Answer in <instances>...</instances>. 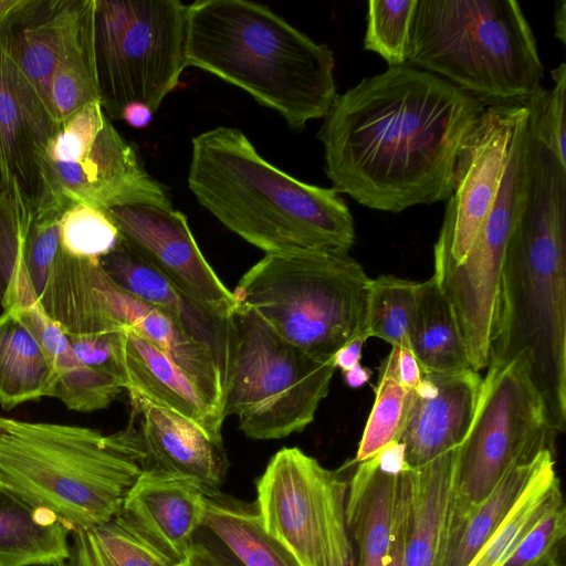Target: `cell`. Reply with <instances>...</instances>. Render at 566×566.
I'll return each instance as SVG.
<instances>
[{
    "instance_id": "obj_1",
    "label": "cell",
    "mask_w": 566,
    "mask_h": 566,
    "mask_svg": "<svg viewBox=\"0 0 566 566\" xmlns=\"http://www.w3.org/2000/svg\"><path fill=\"white\" fill-rule=\"evenodd\" d=\"M484 107L407 64L364 77L337 94L317 133L332 188L394 213L447 201L458 151Z\"/></svg>"
},
{
    "instance_id": "obj_2",
    "label": "cell",
    "mask_w": 566,
    "mask_h": 566,
    "mask_svg": "<svg viewBox=\"0 0 566 566\" xmlns=\"http://www.w3.org/2000/svg\"><path fill=\"white\" fill-rule=\"evenodd\" d=\"M524 364L548 427L566 423V167L528 129L523 206L509 240L490 360Z\"/></svg>"
},
{
    "instance_id": "obj_3",
    "label": "cell",
    "mask_w": 566,
    "mask_h": 566,
    "mask_svg": "<svg viewBox=\"0 0 566 566\" xmlns=\"http://www.w3.org/2000/svg\"><path fill=\"white\" fill-rule=\"evenodd\" d=\"M188 187L226 228L265 254L348 253L355 242L353 216L337 191L282 171L234 127L192 138Z\"/></svg>"
},
{
    "instance_id": "obj_4",
    "label": "cell",
    "mask_w": 566,
    "mask_h": 566,
    "mask_svg": "<svg viewBox=\"0 0 566 566\" xmlns=\"http://www.w3.org/2000/svg\"><path fill=\"white\" fill-rule=\"evenodd\" d=\"M186 59L187 67L245 91L295 130L324 118L337 96L333 51L252 1L188 6Z\"/></svg>"
},
{
    "instance_id": "obj_5",
    "label": "cell",
    "mask_w": 566,
    "mask_h": 566,
    "mask_svg": "<svg viewBox=\"0 0 566 566\" xmlns=\"http://www.w3.org/2000/svg\"><path fill=\"white\" fill-rule=\"evenodd\" d=\"M146 469L135 426L103 434L81 426L0 415V485L72 531L116 516Z\"/></svg>"
},
{
    "instance_id": "obj_6",
    "label": "cell",
    "mask_w": 566,
    "mask_h": 566,
    "mask_svg": "<svg viewBox=\"0 0 566 566\" xmlns=\"http://www.w3.org/2000/svg\"><path fill=\"white\" fill-rule=\"evenodd\" d=\"M406 64L485 107L524 105L544 77L533 30L515 0H418Z\"/></svg>"
},
{
    "instance_id": "obj_7",
    "label": "cell",
    "mask_w": 566,
    "mask_h": 566,
    "mask_svg": "<svg viewBox=\"0 0 566 566\" xmlns=\"http://www.w3.org/2000/svg\"><path fill=\"white\" fill-rule=\"evenodd\" d=\"M371 279L344 252L265 254L232 292L281 337L313 356L334 355L365 329Z\"/></svg>"
},
{
    "instance_id": "obj_8",
    "label": "cell",
    "mask_w": 566,
    "mask_h": 566,
    "mask_svg": "<svg viewBox=\"0 0 566 566\" xmlns=\"http://www.w3.org/2000/svg\"><path fill=\"white\" fill-rule=\"evenodd\" d=\"M231 345L224 373L223 415L255 440L285 438L305 429L327 396L336 369L293 345L251 307L230 316Z\"/></svg>"
},
{
    "instance_id": "obj_9",
    "label": "cell",
    "mask_w": 566,
    "mask_h": 566,
    "mask_svg": "<svg viewBox=\"0 0 566 566\" xmlns=\"http://www.w3.org/2000/svg\"><path fill=\"white\" fill-rule=\"evenodd\" d=\"M187 24L178 0H95L96 74L109 119L133 102L155 113L175 90L187 67Z\"/></svg>"
},
{
    "instance_id": "obj_10",
    "label": "cell",
    "mask_w": 566,
    "mask_h": 566,
    "mask_svg": "<svg viewBox=\"0 0 566 566\" xmlns=\"http://www.w3.org/2000/svg\"><path fill=\"white\" fill-rule=\"evenodd\" d=\"M75 203L103 211L130 205L172 208L165 188L144 169L101 102L63 122L40 158L35 212L61 214Z\"/></svg>"
},
{
    "instance_id": "obj_11",
    "label": "cell",
    "mask_w": 566,
    "mask_h": 566,
    "mask_svg": "<svg viewBox=\"0 0 566 566\" xmlns=\"http://www.w3.org/2000/svg\"><path fill=\"white\" fill-rule=\"evenodd\" d=\"M556 434L524 364L489 361L472 423L455 449L454 520L481 503L512 467L554 450Z\"/></svg>"
},
{
    "instance_id": "obj_12",
    "label": "cell",
    "mask_w": 566,
    "mask_h": 566,
    "mask_svg": "<svg viewBox=\"0 0 566 566\" xmlns=\"http://www.w3.org/2000/svg\"><path fill=\"white\" fill-rule=\"evenodd\" d=\"M255 490L264 530L300 566H324L332 527L345 513L347 481L293 447L271 458Z\"/></svg>"
},
{
    "instance_id": "obj_13",
    "label": "cell",
    "mask_w": 566,
    "mask_h": 566,
    "mask_svg": "<svg viewBox=\"0 0 566 566\" xmlns=\"http://www.w3.org/2000/svg\"><path fill=\"white\" fill-rule=\"evenodd\" d=\"M526 118L523 104L486 106L479 115L458 151L453 191L433 258L464 261L494 205L514 138Z\"/></svg>"
},
{
    "instance_id": "obj_14",
    "label": "cell",
    "mask_w": 566,
    "mask_h": 566,
    "mask_svg": "<svg viewBox=\"0 0 566 566\" xmlns=\"http://www.w3.org/2000/svg\"><path fill=\"white\" fill-rule=\"evenodd\" d=\"M104 212L134 254L200 305L231 316L238 301L203 256L181 211L130 205Z\"/></svg>"
},
{
    "instance_id": "obj_15",
    "label": "cell",
    "mask_w": 566,
    "mask_h": 566,
    "mask_svg": "<svg viewBox=\"0 0 566 566\" xmlns=\"http://www.w3.org/2000/svg\"><path fill=\"white\" fill-rule=\"evenodd\" d=\"M481 384L482 377L471 368L449 374L422 373L411 390L400 437L408 468H420L463 441Z\"/></svg>"
},
{
    "instance_id": "obj_16",
    "label": "cell",
    "mask_w": 566,
    "mask_h": 566,
    "mask_svg": "<svg viewBox=\"0 0 566 566\" xmlns=\"http://www.w3.org/2000/svg\"><path fill=\"white\" fill-rule=\"evenodd\" d=\"M40 94L0 44V187L18 186L33 205L41 155L59 132Z\"/></svg>"
},
{
    "instance_id": "obj_17",
    "label": "cell",
    "mask_w": 566,
    "mask_h": 566,
    "mask_svg": "<svg viewBox=\"0 0 566 566\" xmlns=\"http://www.w3.org/2000/svg\"><path fill=\"white\" fill-rule=\"evenodd\" d=\"M91 1L22 0L0 27V44L48 107L53 71L75 40Z\"/></svg>"
},
{
    "instance_id": "obj_18",
    "label": "cell",
    "mask_w": 566,
    "mask_h": 566,
    "mask_svg": "<svg viewBox=\"0 0 566 566\" xmlns=\"http://www.w3.org/2000/svg\"><path fill=\"white\" fill-rule=\"evenodd\" d=\"M208 490L191 478L145 469L120 511L182 563L202 528Z\"/></svg>"
},
{
    "instance_id": "obj_19",
    "label": "cell",
    "mask_w": 566,
    "mask_h": 566,
    "mask_svg": "<svg viewBox=\"0 0 566 566\" xmlns=\"http://www.w3.org/2000/svg\"><path fill=\"white\" fill-rule=\"evenodd\" d=\"M130 422L146 454V469L191 478L206 488L219 489L228 460L223 442L209 438L186 418L142 397L129 396Z\"/></svg>"
},
{
    "instance_id": "obj_20",
    "label": "cell",
    "mask_w": 566,
    "mask_h": 566,
    "mask_svg": "<svg viewBox=\"0 0 566 566\" xmlns=\"http://www.w3.org/2000/svg\"><path fill=\"white\" fill-rule=\"evenodd\" d=\"M120 363L124 389L129 396L168 409L198 426L212 440L222 442L223 413L168 356L126 326Z\"/></svg>"
},
{
    "instance_id": "obj_21",
    "label": "cell",
    "mask_w": 566,
    "mask_h": 566,
    "mask_svg": "<svg viewBox=\"0 0 566 566\" xmlns=\"http://www.w3.org/2000/svg\"><path fill=\"white\" fill-rule=\"evenodd\" d=\"M455 449L406 471V566L446 564L457 504Z\"/></svg>"
},
{
    "instance_id": "obj_22",
    "label": "cell",
    "mask_w": 566,
    "mask_h": 566,
    "mask_svg": "<svg viewBox=\"0 0 566 566\" xmlns=\"http://www.w3.org/2000/svg\"><path fill=\"white\" fill-rule=\"evenodd\" d=\"M99 264L115 284L167 312L189 336L209 348L217 358L224 380L231 345L230 316H220L190 298L134 254L122 240L99 259Z\"/></svg>"
},
{
    "instance_id": "obj_23",
    "label": "cell",
    "mask_w": 566,
    "mask_h": 566,
    "mask_svg": "<svg viewBox=\"0 0 566 566\" xmlns=\"http://www.w3.org/2000/svg\"><path fill=\"white\" fill-rule=\"evenodd\" d=\"M400 476L384 471L374 455L359 462L347 482L345 521L357 566H386Z\"/></svg>"
},
{
    "instance_id": "obj_24",
    "label": "cell",
    "mask_w": 566,
    "mask_h": 566,
    "mask_svg": "<svg viewBox=\"0 0 566 566\" xmlns=\"http://www.w3.org/2000/svg\"><path fill=\"white\" fill-rule=\"evenodd\" d=\"M38 336L57 376L53 392L69 409L92 412L107 408L123 384L116 377L83 364L64 331L46 314L40 302L17 311Z\"/></svg>"
},
{
    "instance_id": "obj_25",
    "label": "cell",
    "mask_w": 566,
    "mask_h": 566,
    "mask_svg": "<svg viewBox=\"0 0 566 566\" xmlns=\"http://www.w3.org/2000/svg\"><path fill=\"white\" fill-rule=\"evenodd\" d=\"M72 528L0 485V566H59Z\"/></svg>"
},
{
    "instance_id": "obj_26",
    "label": "cell",
    "mask_w": 566,
    "mask_h": 566,
    "mask_svg": "<svg viewBox=\"0 0 566 566\" xmlns=\"http://www.w3.org/2000/svg\"><path fill=\"white\" fill-rule=\"evenodd\" d=\"M56 373L38 336L17 311L0 313V406L11 410L52 397Z\"/></svg>"
},
{
    "instance_id": "obj_27",
    "label": "cell",
    "mask_w": 566,
    "mask_h": 566,
    "mask_svg": "<svg viewBox=\"0 0 566 566\" xmlns=\"http://www.w3.org/2000/svg\"><path fill=\"white\" fill-rule=\"evenodd\" d=\"M553 461L555 451L545 449L534 459L512 467L481 503L457 520L444 566H469L511 515L534 479Z\"/></svg>"
},
{
    "instance_id": "obj_28",
    "label": "cell",
    "mask_w": 566,
    "mask_h": 566,
    "mask_svg": "<svg viewBox=\"0 0 566 566\" xmlns=\"http://www.w3.org/2000/svg\"><path fill=\"white\" fill-rule=\"evenodd\" d=\"M241 566H300L263 527L255 505L209 489L202 525Z\"/></svg>"
},
{
    "instance_id": "obj_29",
    "label": "cell",
    "mask_w": 566,
    "mask_h": 566,
    "mask_svg": "<svg viewBox=\"0 0 566 566\" xmlns=\"http://www.w3.org/2000/svg\"><path fill=\"white\" fill-rule=\"evenodd\" d=\"M66 558L59 566H179L138 524L122 511L101 524L75 530Z\"/></svg>"
},
{
    "instance_id": "obj_30",
    "label": "cell",
    "mask_w": 566,
    "mask_h": 566,
    "mask_svg": "<svg viewBox=\"0 0 566 566\" xmlns=\"http://www.w3.org/2000/svg\"><path fill=\"white\" fill-rule=\"evenodd\" d=\"M410 349L423 374H449L470 368L452 306L434 275L419 286Z\"/></svg>"
},
{
    "instance_id": "obj_31",
    "label": "cell",
    "mask_w": 566,
    "mask_h": 566,
    "mask_svg": "<svg viewBox=\"0 0 566 566\" xmlns=\"http://www.w3.org/2000/svg\"><path fill=\"white\" fill-rule=\"evenodd\" d=\"M95 0L85 13L78 33L53 71L48 104L59 123H63L84 106L99 101L94 51Z\"/></svg>"
},
{
    "instance_id": "obj_32",
    "label": "cell",
    "mask_w": 566,
    "mask_h": 566,
    "mask_svg": "<svg viewBox=\"0 0 566 566\" xmlns=\"http://www.w3.org/2000/svg\"><path fill=\"white\" fill-rule=\"evenodd\" d=\"M420 282L390 274L370 282L365 329L391 346L410 348Z\"/></svg>"
},
{
    "instance_id": "obj_33",
    "label": "cell",
    "mask_w": 566,
    "mask_h": 566,
    "mask_svg": "<svg viewBox=\"0 0 566 566\" xmlns=\"http://www.w3.org/2000/svg\"><path fill=\"white\" fill-rule=\"evenodd\" d=\"M563 499L555 461L534 479L520 502L469 566H501L527 531Z\"/></svg>"
},
{
    "instance_id": "obj_34",
    "label": "cell",
    "mask_w": 566,
    "mask_h": 566,
    "mask_svg": "<svg viewBox=\"0 0 566 566\" xmlns=\"http://www.w3.org/2000/svg\"><path fill=\"white\" fill-rule=\"evenodd\" d=\"M398 347L382 361L376 389V399L365 426L355 461L371 459L387 444L400 441L411 390L406 388L398 375Z\"/></svg>"
},
{
    "instance_id": "obj_35",
    "label": "cell",
    "mask_w": 566,
    "mask_h": 566,
    "mask_svg": "<svg viewBox=\"0 0 566 566\" xmlns=\"http://www.w3.org/2000/svg\"><path fill=\"white\" fill-rule=\"evenodd\" d=\"M417 1H368L365 50L380 55L389 66L406 64Z\"/></svg>"
},
{
    "instance_id": "obj_36",
    "label": "cell",
    "mask_w": 566,
    "mask_h": 566,
    "mask_svg": "<svg viewBox=\"0 0 566 566\" xmlns=\"http://www.w3.org/2000/svg\"><path fill=\"white\" fill-rule=\"evenodd\" d=\"M60 248L78 259L99 260L118 244L117 228L99 209L75 203L59 219Z\"/></svg>"
},
{
    "instance_id": "obj_37",
    "label": "cell",
    "mask_w": 566,
    "mask_h": 566,
    "mask_svg": "<svg viewBox=\"0 0 566 566\" xmlns=\"http://www.w3.org/2000/svg\"><path fill=\"white\" fill-rule=\"evenodd\" d=\"M552 90L538 87L524 104L532 134L548 147L566 167V64L551 71Z\"/></svg>"
},
{
    "instance_id": "obj_38",
    "label": "cell",
    "mask_w": 566,
    "mask_h": 566,
    "mask_svg": "<svg viewBox=\"0 0 566 566\" xmlns=\"http://www.w3.org/2000/svg\"><path fill=\"white\" fill-rule=\"evenodd\" d=\"M565 535L566 507L562 500L526 532L501 566H556Z\"/></svg>"
},
{
    "instance_id": "obj_39",
    "label": "cell",
    "mask_w": 566,
    "mask_h": 566,
    "mask_svg": "<svg viewBox=\"0 0 566 566\" xmlns=\"http://www.w3.org/2000/svg\"><path fill=\"white\" fill-rule=\"evenodd\" d=\"M60 213H36L35 209L28 230L24 262L33 289L39 297L46 282L55 255L60 249Z\"/></svg>"
},
{
    "instance_id": "obj_40",
    "label": "cell",
    "mask_w": 566,
    "mask_h": 566,
    "mask_svg": "<svg viewBox=\"0 0 566 566\" xmlns=\"http://www.w3.org/2000/svg\"><path fill=\"white\" fill-rule=\"evenodd\" d=\"M123 328L111 333L94 335L64 333L74 353L83 364L116 377L120 380L124 388V374L120 363Z\"/></svg>"
},
{
    "instance_id": "obj_41",
    "label": "cell",
    "mask_w": 566,
    "mask_h": 566,
    "mask_svg": "<svg viewBox=\"0 0 566 566\" xmlns=\"http://www.w3.org/2000/svg\"><path fill=\"white\" fill-rule=\"evenodd\" d=\"M179 566H241L226 548H223L205 530H200L186 557Z\"/></svg>"
},
{
    "instance_id": "obj_42",
    "label": "cell",
    "mask_w": 566,
    "mask_h": 566,
    "mask_svg": "<svg viewBox=\"0 0 566 566\" xmlns=\"http://www.w3.org/2000/svg\"><path fill=\"white\" fill-rule=\"evenodd\" d=\"M406 471L401 472L400 485L392 520V528L386 566H406L405 535L407 516V479Z\"/></svg>"
},
{
    "instance_id": "obj_43",
    "label": "cell",
    "mask_w": 566,
    "mask_h": 566,
    "mask_svg": "<svg viewBox=\"0 0 566 566\" xmlns=\"http://www.w3.org/2000/svg\"><path fill=\"white\" fill-rule=\"evenodd\" d=\"M397 367L401 384L412 390L420 381L422 371L410 348L398 347Z\"/></svg>"
},
{
    "instance_id": "obj_44",
    "label": "cell",
    "mask_w": 566,
    "mask_h": 566,
    "mask_svg": "<svg viewBox=\"0 0 566 566\" xmlns=\"http://www.w3.org/2000/svg\"><path fill=\"white\" fill-rule=\"evenodd\" d=\"M368 338L364 335L356 337L334 355V364L343 373L360 364L361 349Z\"/></svg>"
},
{
    "instance_id": "obj_45",
    "label": "cell",
    "mask_w": 566,
    "mask_h": 566,
    "mask_svg": "<svg viewBox=\"0 0 566 566\" xmlns=\"http://www.w3.org/2000/svg\"><path fill=\"white\" fill-rule=\"evenodd\" d=\"M153 117V111L140 102H133L127 104L120 114V119L125 120L127 125L134 128L146 127Z\"/></svg>"
},
{
    "instance_id": "obj_46",
    "label": "cell",
    "mask_w": 566,
    "mask_h": 566,
    "mask_svg": "<svg viewBox=\"0 0 566 566\" xmlns=\"http://www.w3.org/2000/svg\"><path fill=\"white\" fill-rule=\"evenodd\" d=\"M346 384L352 388H359L365 385L371 375L369 368L361 366L360 364L354 366L349 370L343 373Z\"/></svg>"
},
{
    "instance_id": "obj_47",
    "label": "cell",
    "mask_w": 566,
    "mask_h": 566,
    "mask_svg": "<svg viewBox=\"0 0 566 566\" xmlns=\"http://www.w3.org/2000/svg\"><path fill=\"white\" fill-rule=\"evenodd\" d=\"M554 35L563 43H566V1L559 0L554 10Z\"/></svg>"
},
{
    "instance_id": "obj_48",
    "label": "cell",
    "mask_w": 566,
    "mask_h": 566,
    "mask_svg": "<svg viewBox=\"0 0 566 566\" xmlns=\"http://www.w3.org/2000/svg\"><path fill=\"white\" fill-rule=\"evenodd\" d=\"M22 0H0V27Z\"/></svg>"
}]
</instances>
